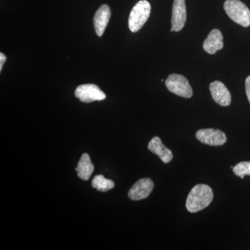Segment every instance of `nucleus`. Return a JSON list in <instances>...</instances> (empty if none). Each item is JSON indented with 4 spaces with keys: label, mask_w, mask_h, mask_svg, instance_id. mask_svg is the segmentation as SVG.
Listing matches in <instances>:
<instances>
[{
    "label": "nucleus",
    "mask_w": 250,
    "mask_h": 250,
    "mask_svg": "<svg viewBox=\"0 0 250 250\" xmlns=\"http://www.w3.org/2000/svg\"><path fill=\"white\" fill-rule=\"evenodd\" d=\"M213 199V192L211 188L205 184H198L192 188L189 192L186 207L190 213H197L209 206Z\"/></svg>",
    "instance_id": "1"
},
{
    "label": "nucleus",
    "mask_w": 250,
    "mask_h": 250,
    "mask_svg": "<svg viewBox=\"0 0 250 250\" xmlns=\"http://www.w3.org/2000/svg\"><path fill=\"white\" fill-rule=\"evenodd\" d=\"M224 9L233 22L243 27H250V11L244 3L240 0H227Z\"/></svg>",
    "instance_id": "2"
},
{
    "label": "nucleus",
    "mask_w": 250,
    "mask_h": 250,
    "mask_svg": "<svg viewBox=\"0 0 250 250\" xmlns=\"http://www.w3.org/2000/svg\"><path fill=\"white\" fill-rule=\"evenodd\" d=\"M151 5L147 0H141L134 6L129 17V28L133 33L137 32L147 22L150 16Z\"/></svg>",
    "instance_id": "3"
},
{
    "label": "nucleus",
    "mask_w": 250,
    "mask_h": 250,
    "mask_svg": "<svg viewBox=\"0 0 250 250\" xmlns=\"http://www.w3.org/2000/svg\"><path fill=\"white\" fill-rule=\"evenodd\" d=\"M166 85L171 93L184 98L192 96V89L188 81L183 75L172 74L166 81Z\"/></svg>",
    "instance_id": "4"
},
{
    "label": "nucleus",
    "mask_w": 250,
    "mask_h": 250,
    "mask_svg": "<svg viewBox=\"0 0 250 250\" xmlns=\"http://www.w3.org/2000/svg\"><path fill=\"white\" fill-rule=\"evenodd\" d=\"M75 97L83 103L101 101L106 98V95L97 85L88 83L79 85L75 92Z\"/></svg>",
    "instance_id": "5"
},
{
    "label": "nucleus",
    "mask_w": 250,
    "mask_h": 250,
    "mask_svg": "<svg viewBox=\"0 0 250 250\" xmlns=\"http://www.w3.org/2000/svg\"><path fill=\"white\" fill-rule=\"evenodd\" d=\"M195 136L200 142L208 146H221L227 142L226 134L218 129H200Z\"/></svg>",
    "instance_id": "6"
},
{
    "label": "nucleus",
    "mask_w": 250,
    "mask_h": 250,
    "mask_svg": "<svg viewBox=\"0 0 250 250\" xmlns=\"http://www.w3.org/2000/svg\"><path fill=\"white\" fill-rule=\"evenodd\" d=\"M154 182L152 179L149 178L140 179L131 188L128 193V197L134 201L144 200L150 195L154 189Z\"/></svg>",
    "instance_id": "7"
},
{
    "label": "nucleus",
    "mask_w": 250,
    "mask_h": 250,
    "mask_svg": "<svg viewBox=\"0 0 250 250\" xmlns=\"http://www.w3.org/2000/svg\"><path fill=\"white\" fill-rule=\"evenodd\" d=\"M187 13L185 0H174L172 11L171 31H179L187 22Z\"/></svg>",
    "instance_id": "8"
},
{
    "label": "nucleus",
    "mask_w": 250,
    "mask_h": 250,
    "mask_svg": "<svg viewBox=\"0 0 250 250\" xmlns=\"http://www.w3.org/2000/svg\"><path fill=\"white\" fill-rule=\"evenodd\" d=\"M213 100L222 106H228L231 103V95L228 88L220 81L212 82L209 86Z\"/></svg>",
    "instance_id": "9"
},
{
    "label": "nucleus",
    "mask_w": 250,
    "mask_h": 250,
    "mask_svg": "<svg viewBox=\"0 0 250 250\" xmlns=\"http://www.w3.org/2000/svg\"><path fill=\"white\" fill-rule=\"evenodd\" d=\"M111 15V9L106 4L102 5L95 13L93 19L94 27L98 36H103L104 33L109 22Z\"/></svg>",
    "instance_id": "10"
},
{
    "label": "nucleus",
    "mask_w": 250,
    "mask_h": 250,
    "mask_svg": "<svg viewBox=\"0 0 250 250\" xmlns=\"http://www.w3.org/2000/svg\"><path fill=\"white\" fill-rule=\"evenodd\" d=\"M223 36L221 31L218 29H213L204 42V49L207 53L213 54L223 49Z\"/></svg>",
    "instance_id": "11"
},
{
    "label": "nucleus",
    "mask_w": 250,
    "mask_h": 250,
    "mask_svg": "<svg viewBox=\"0 0 250 250\" xmlns=\"http://www.w3.org/2000/svg\"><path fill=\"white\" fill-rule=\"evenodd\" d=\"M148 149L153 154L159 156L164 164H168L173 158L172 151L164 146L160 138L158 136H155L149 141L148 144Z\"/></svg>",
    "instance_id": "12"
},
{
    "label": "nucleus",
    "mask_w": 250,
    "mask_h": 250,
    "mask_svg": "<svg viewBox=\"0 0 250 250\" xmlns=\"http://www.w3.org/2000/svg\"><path fill=\"white\" fill-rule=\"evenodd\" d=\"M75 170L77 172L78 177L83 180H88L91 177L94 171V166L90 160V156L87 153H84L82 156Z\"/></svg>",
    "instance_id": "13"
},
{
    "label": "nucleus",
    "mask_w": 250,
    "mask_h": 250,
    "mask_svg": "<svg viewBox=\"0 0 250 250\" xmlns=\"http://www.w3.org/2000/svg\"><path fill=\"white\" fill-rule=\"evenodd\" d=\"M92 187L100 192H107L115 187V183L111 179L105 178L103 175H97L92 181Z\"/></svg>",
    "instance_id": "14"
},
{
    "label": "nucleus",
    "mask_w": 250,
    "mask_h": 250,
    "mask_svg": "<svg viewBox=\"0 0 250 250\" xmlns=\"http://www.w3.org/2000/svg\"><path fill=\"white\" fill-rule=\"evenodd\" d=\"M233 173L237 177L244 178L245 176L250 175V161H243L238 163L236 166H233Z\"/></svg>",
    "instance_id": "15"
},
{
    "label": "nucleus",
    "mask_w": 250,
    "mask_h": 250,
    "mask_svg": "<svg viewBox=\"0 0 250 250\" xmlns=\"http://www.w3.org/2000/svg\"><path fill=\"white\" fill-rule=\"evenodd\" d=\"M246 89L247 97H248V100L250 104V75L249 77H247L246 80Z\"/></svg>",
    "instance_id": "16"
},
{
    "label": "nucleus",
    "mask_w": 250,
    "mask_h": 250,
    "mask_svg": "<svg viewBox=\"0 0 250 250\" xmlns=\"http://www.w3.org/2000/svg\"><path fill=\"white\" fill-rule=\"evenodd\" d=\"M6 61V56H5V54H3L2 52H1V53H0V71H1V70H2L3 65H4Z\"/></svg>",
    "instance_id": "17"
}]
</instances>
